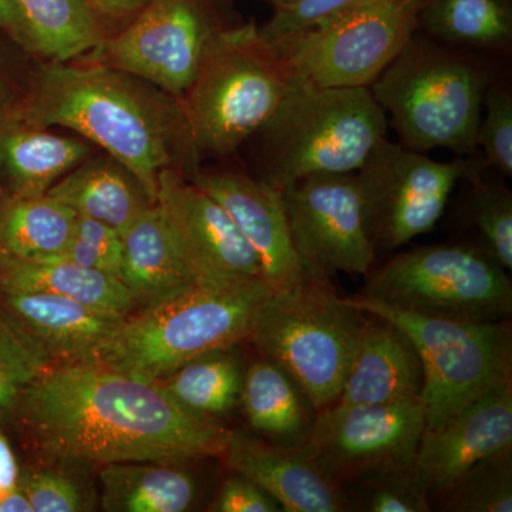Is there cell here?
<instances>
[{
  "label": "cell",
  "mask_w": 512,
  "mask_h": 512,
  "mask_svg": "<svg viewBox=\"0 0 512 512\" xmlns=\"http://www.w3.org/2000/svg\"><path fill=\"white\" fill-rule=\"evenodd\" d=\"M13 416L47 456L100 466L224 457L232 433L160 384L101 365L50 367L23 389Z\"/></svg>",
  "instance_id": "cell-1"
},
{
  "label": "cell",
  "mask_w": 512,
  "mask_h": 512,
  "mask_svg": "<svg viewBox=\"0 0 512 512\" xmlns=\"http://www.w3.org/2000/svg\"><path fill=\"white\" fill-rule=\"evenodd\" d=\"M20 120L92 141L133 173L154 204L158 177L175 168L177 154L195 160L178 100L100 63L46 64Z\"/></svg>",
  "instance_id": "cell-2"
},
{
  "label": "cell",
  "mask_w": 512,
  "mask_h": 512,
  "mask_svg": "<svg viewBox=\"0 0 512 512\" xmlns=\"http://www.w3.org/2000/svg\"><path fill=\"white\" fill-rule=\"evenodd\" d=\"M272 291L262 278L192 282L127 316L99 365L161 382L197 357L248 339Z\"/></svg>",
  "instance_id": "cell-3"
},
{
  "label": "cell",
  "mask_w": 512,
  "mask_h": 512,
  "mask_svg": "<svg viewBox=\"0 0 512 512\" xmlns=\"http://www.w3.org/2000/svg\"><path fill=\"white\" fill-rule=\"evenodd\" d=\"M284 57L256 26L217 30L178 100L194 157H224L274 117L295 86Z\"/></svg>",
  "instance_id": "cell-4"
},
{
  "label": "cell",
  "mask_w": 512,
  "mask_h": 512,
  "mask_svg": "<svg viewBox=\"0 0 512 512\" xmlns=\"http://www.w3.org/2000/svg\"><path fill=\"white\" fill-rule=\"evenodd\" d=\"M363 319L326 276L306 271L262 302L248 339L302 387L319 413L338 400Z\"/></svg>",
  "instance_id": "cell-5"
},
{
  "label": "cell",
  "mask_w": 512,
  "mask_h": 512,
  "mask_svg": "<svg viewBox=\"0 0 512 512\" xmlns=\"http://www.w3.org/2000/svg\"><path fill=\"white\" fill-rule=\"evenodd\" d=\"M387 117L369 87L333 89L296 82L264 136L261 180L284 191L318 174L356 173L386 138Z\"/></svg>",
  "instance_id": "cell-6"
},
{
  "label": "cell",
  "mask_w": 512,
  "mask_h": 512,
  "mask_svg": "<svg viewBox=\"0 0 512 512\" xmlns=\"http://www.w3.org/2000/svg\"><path fill=\"white\" fill-rule=\"evenodd\" d=\"M487 77L471 60L414 36L370 86L400 144L476 154Z\"/></svg>",
  "instance_id": "cell-7"
},
{
  "label": "cell",
  "mask_w": 512,
  "mask_h": 512,
  "mask_svg": "<svg viewBox=\"0 0 512 512\" xmlns=\"http://www.w3.org/2000/svg\"><path fill=\"white\" fill-rule=\"evenodd\" d=\"M355 308L402 329L419 353L426 429L440 426L485 393L512 382V330L505 320L431 318L357 295Z\"/></svg>",
  "instance_id": "cell-8"
},
{
  "label": "cell",
  "mask_w": 512,
  "mask_h": 512,
  "mask_svg": "<svg viewBox=\"0 0 512 512\" xmlns=\"http://www.w3.org/2000/svg\"><path fill=\"white\" fill-rule=\"evenodd\" d=\"M360 296L431 318L495 322L512 312L507 271L464 244L404 251L369 276Z\"/></svg>",
  "instance_id": "cell-9"
},
{
  "label": "cell",
  "mask_w": 512,
  "mask_h": 512,
  "mask_svg": "<svg viewBox=\"0 0 512 512\" xmlns=\"http://www.w3.org/2000/svg\"><path fill=\"white\" fill-rule=\"evenodd\" d=\"M423 0H362L276 47L296 82L369 87L410 42Z\"/></svg>",
  "instance_id": "cell-10"
},
{
  "label": "cell",
  "mask_w": 512,
  "mask_h": 512,
  "mask_svg": "<svg viewBox=\"0 0 512 512\" xmlns=\"http://www.w3.org/2000/svg\"><path fill=\"white\" fill-rule=\"evenodd\" d=\"M485 168L480 158L441 163L384 138L356 171L375 248L392 251L429 234L458 181L476 180Z\"/></svg>",
  "instance_id": "cell-11"
},
{
  "label": "cell",
  "mask_w": 512,
  "mask_h": 512,
  "mask_svg": "<svg viewBox=\"0 0 512 512\" xmlns=\"http://www.w3.org/2000/svg\"><path fill=\"white\" fill-rule=\"evenodd\" d=\"M426 426L421 397L373 406L333 404L316 417L306 456L339 484L416 463Z\"/></svg>",
  "instance_id": "cell-12"
},
{
  "label": "cell",
  "mask_w": 512,
  "mask_h": 512,
  "mask_svg": "<svg viewBox=\"0 0 512 512\" xmlns=\"http://www.w3.org/2000/svg\"><path fill=\"white\" fill-rule=\"evenodd\" d=\"M293 248L306 271L367 275L376 248L356 173L318 174L282 191Z\"/></svg>",
  "instance_id": "cell-13"
},
{
  "label": "cell",
  "mask_w": 512,
  "mask_h": 512,
  "mask_svg": "<svg viewBox=\"0 0 512 512\" xmlns=\"http://www.w3.org/2000/svg\"><path fill=\"white\" fill-rule=\"evenodd\" d=\"M215 30L195 0H148L120 35L101 40L96 63L180 100L200 70Z\"/></svg>",
  "instance_id": "cell-14"
},
{
  "label": "cell",
  "mask_w": 512,
  "mask_h": 512,
  "mask_svg": "<svg viewBox=\"0 0 512 512\" xmlns=\"http://www.w3.org/2000/svg\"><path fill=\"white\" fill-rule=\"evenodd\" d=\"M156 204L195 282L265 279L261 259L228 212L177 168H165L158 177Z\"/></svg>",
  "instance_id": "cell-15"
},
{
  "label": "cell",
  "mask_w": 512,
  "mask_h": 512,
  "mask_svg": "<svg viewBox=\"0 0 512 512\" xmlns=\"http://www.w3.org/2000/svg\"><path fill=\"white\" fill-rule=\"evenodd\" d=\"M188 180L228 212L255 249L265 279L274 288L306 274L293 248L282 191L234 170H192Z\"/></svg>",
  "instance_id": "cell-16"
},
{
  "label": "cell",
  "mask_w": 512,
  "mask_h": 512,
  "mask_svg": "<svg viewBox=\"0 0 512 512\" xmlns=\"http://www.w3.org/2000/svg\"><path fill=\"white\" fill-rule=\"evenodd\" d=\"M512 448V382L461 409L421 434L416 467L430 498L446 490L477 461Z\"/></svg>",
  "instance_id": "cell-17"
},
{
  "label": "cell",
  "mask_w": 512,
  "mask_h": 512,
  "mask_svg": "<svg viewBox=\"0 0 512 512\" xmlns=\"http://www.w3.org/2000/svg\"><path fill=\"white\" fill-rule=\"evenodd\" d=\"M0 308L35 340L52 366L99 365L127 318L40 292L0 291Z\"/></svg>",
  "instance_id": "cell-18"
},
{
  "label": "cell",
  "mask_w": 512,
  "mask_h": 512,
  "mask_svg": "<svg viewBox=\"0 0 512 512\" xmlns=\"http://www.w3.org/2000/svg\"><path fill=\"white\" fill-rule=\"evenodd\" d=\"M222 458L231 471L271 494L284 512H346L338 481L320 470L302 447L276 446L232 431Z\"/></svg>",
  "instance_id": "cell-19"
},
{
  "label": "cell",
  "mask_w": 512,
  "mask_h": 512,
  "mask_svg": "<svg viewBox=\"0 0 512 512\" xmlns=\"http://www.w3.org/2000/svg\"><path fill=\"white\" fill-rule=\"evenodd\" d=\"M423 386V363L409 336L389 320L365 313L348 375L333 404L402 402L421 397Z\"/></svg>",
  "instance_id": "cell-20"
},
{
  "label": "cell",
  "mask_w": 512,
  "mask_h": 512,
  "mask_svg": "<svg viewBox=\"0 0 512 512\" xmlns=\"http://www.w3.org/2000/svg\"><path fill=\"white\" fill-rule=\"evenodd\" d=\"M121 241L120 279L141 308L195 282L173 229L157 204L128 225Z\"/></svg>",
  "instance_id": "cell-21"
},
{
  "label": "cell",
  "mask_w": 512,
  "mask_h": 512,
  "mask_svg": "<svg viewBox=\"0 0 512 512\" xmlns=\"http://www.w3.org/2000/svg\"><path fill=\"white\" fill-rule=\"evenodd\" d=\"M90 157L89 144L19 120L0 124V177L15 198L45 195Z\"/></svg>",
  "instance_id": "cell-22"
},
{
  "label": "cell",
  "mask_w": 512,
  "mask_h": 512,
  "mask_svg": "<svg viewBox=\"0 0 512 512\" xmlns=\"http://www.w3.org/2000/svg\"><path fill=\"white\" fill-rule=\"evenodd\" d=\"M249 426L276 446L308 443L318 410L284 369L259 356L244 372L241 402Z\"/></svg>",
  "instance_id": "cell-23"
},
{
  "label": "cell",
  "mask_w": 512,
  "mask_h": 512,
  "mask_svg": "<svg viewBox=\"0 0 512 512\" xmlns=\"http://www.w3.org/2000/svg\"><path fill=\"white\" fill-rule=\"evenodd\" d=\"M0 291L49 293L121 316H130L138 306L133 293L117 276L66 259L28 261L3 252Z\"/></svg>",
  "instance_id": "cell-24"
},
{
  "label": "cell",
  "mask_w": 512,
  "mask_h": 512,
  "mask_svg": "<svg viewBox=\"0 0 512 512\" xmlns=\"http://www.w3.org/2000/svg\"><path fill=\"white\" fill-rule=\"evenodd\" d=\"M46 194L82 217L109 225L120 235L154 204L133 173L110 156L87 158Z\"/></svg>",
  "instance_id": "cell-25"
},
{
  "label": "cell",
  "mask_w": 512,
  "mask_h": 512,
  "mask_svg": "<svg viewBox=\"0 0 512 512\" xmlns=\"http://www.w3.org/2000/svg\"><path fill=\"white\" fill-rule=\"evenodd\" d=\"M100 483L101 505L109 512H184L198 494L194 477L175 463L106 464Z\"/></svg>",
  "instance_id": "cell-26"
},
{
  "label": "cell",
  "mask_w": 512,
  "mask_h": 512,
  "mask_svg": "<svg viewBox=\"0 0 512 512\" xmlns=\"http://www.w3.org/2000/svg\"><path fill=\"white\" fill-rule=\"evenodd\" d=\"M77 217L73 208L47 194L13 197L0 211V252L28 261L62 259Z\"/></svg>",
  "instance_id": "cell-27"
},
{
  "label": "cell",
  "mask_w": 512,
  "mask_h": 512,
  "mask_svg": "<svg viewBox=\"0 0 512 512\" xmlns=\"http://www.w3.org/2000/svg\"><path fill=\"white\" fill-rule=\"evenodd\" d=\"M33 52L66 63L94 52L103 37L86 0H16Z\"/></svg>",
  "instance_id": "cell-28"
},
{
  "label": "cell",
  "mask_w": 512,
  "mask_h": 512,
  "mask_svg": "<svg viewBox=\"0 0 512 512\" xmlns=\"http://www.w3.org/2000/svg\"><path fill=\"white\" fill-rule=\"evenodd\" d=\"M242 382L244 372L238 356L227 349L185 363L158 384L187 412L215 419L241 402Z\"/></svg>",
  "instance_id": "cell-29"
},
{
  "label": "cell",
  "mask_w": 512,
  "mask_h": 512,
  "mask_svg": "<svg viewBox=\"0 0 512 512\" xmlns=\"http://www.w3.org/2000/svg\"><path fill=\"white\" fill-rule=\"evenodd\" d=\"M420 15L426 29L453 45L494 49L512 37L505 0H433Z\"/></svg>",
  "instance_id": "cell-30"
},
{
  "label": "cell",
  "mask_w": 512,
  "mask_h": 512,
  "mask_svg": "<svg viewBox=\"0 0 512 512\" xmlns=\"http://www.w3.org/2000/svg\"><path fill=\"white\" fill-rule=\"evenodd\" d=\"M431 510L450 512L512 511V448L477 461L446 490L430 498Z\"/></svg>",
  "instance_id": "cell-31"
},
{
  "label": "cell",
  "mask_w": 512,
  "mask_h": 512,
  "mask_svg": "<svg viewBox=\"0 0 512 512\" xmlns=\"http://www.w3.org/2000/svg\"><path fill=\"white\" fill-rule=\"evenodd\" d=\"M346 511L430 512L429 487L416 467L393 468L340 484Z\"/></svg>",
  "instance_id": "cell-32"
},
{
  "label": "cell",
  "mask_w": 512,
  "mask_h": 512,
  "mask_svg": "<svg viewBox=\"0 0 512 512\" xmlns=\"http://www.w3.org/2000/svg\"><path fill=\"white\" fill-rule=\"evenodd\" d=\"M50 367L35 340L0 308V413L13 416L23 389Z\"/></svg>",
  "instance_id": "cell-33"
},
{
  "label": "cell",
  "mask_w": 512,
  "mask_h": 512,
  "mask_svg": "<svg viewBox=\"0 0 512 512\" xmlns=\"http://www.w3.org/2000/svg\"><path fill=\"white\" fill-rule=\"evenodd\" d=\"M470 183L474 185L471 195V222L483 238V249L505 271H511V192L498 185L485 184L481 177Z\"/></svg>",
  "instance_id": "cell-34"
},
{
  "label": "cell",
  "mask_w": 512,
  "mask_h": 512,
  "mask_svg": "<svg viewBox=\"0 0 512 512\" xmlns=\"http://www.w3.org/2000/svg\"><path fill=\"white\" fill-rule=\"evenodd\" d=\"M485 114H481L477 147L483 150L487 167L504 175L512 174V97L503 87L491 84L485 89Z\"/></svg>",
  "instance_id": "cell-35"
},
{
  "label": "cell",
  "mask_w": 512,
  "mask_h": 512,
  "mask_svg": "<svg viewBox=\"0 0 512 512\" xmlns=\"http://www.w3.org/2000/svg\"><path fill=\"white\" fill-rule=\"evenodd\" d=\"M62 259L120 278L123 261L121 235L103 222L79 215L72 242Z\"/></svg>",
  "instance_id": "cell-36"
},
{
  "label": "cell",
  "mask_w": 512,
  "mask_h": 512,
  "mask_svg": "<svg viewBox=\"0 0 512 512\" xmlns=\"http://www.w3.org/2000/svg\"><path fill=\"white\" fill-rule=\"evenodd\" d=\"M359 2L362 0H303L291 9L276 10L264 28H259V32L276 49Z\"/></svg>",
  "instance_id": "cell-37"
},
{
  "label": "cell",
  "mask_w": 512,
  "mask_h": 512,
  "mask_svg": "<svg viewBox=\"0 0 512 512\" xmlns=\"http://www.w3.org/2000/svg\"><path fill=\"white\" fill-rule=\"evenodd\" d=\"M20 488L32 512H79L86 510L79 484L53 470H35L20 476Z\"/></svg>",
  "instance_id": "cell-38"
},
{
  "label": "cell",
  "mask_w": 512,
  "mask_h": 512,
  "mask_svg": "<svg viewBox=\"0 0 512 512\" xmlns=\"http://www.w3.org/2000/svg\"><path fill=\"white\" fill-rule=\"evenodd\" d=\"M234 473V471H232ZM215 512H284L281 504L254 481L234 473L222 483L212 503Z\"/></svg>",
  "instance_id": "cell-39"
},
{
  "label": "cell",
  "mask_w": 512,
  "mask_h": 512,
  "mask_svg": "<svg viewBox=\"0 0 512 512\" xmlns=\"http://www.w3.org/2000/svg\"><path fill=\"white\" fill-rule=\"evenodd\" d=\"M0 29L5 30L23 49L33 52L28 29L16 0H0Z\"/></svg>",
  "instance_id": "cell-40"
},
{
  "label": "cell",
  "mask_w": 512,
  "mask_h": 512,
  "mask_svg": "<svg viewBox=\"0 0 512 512\" xmlns=\"http://www.w3.org/2000/svg\"><path fill=\"white\" fill-rule=\"evenodd\" d=\"M20 476L22 474L12 446L0 430V500L19 487Z\"/></svg>",
  "instance_id": "cell-41"
},
{
  "label": "cell",
  "mask_w": 512,
  "mask_h": 512,
  "mask_svg": "<svg viewBox=\"0 0 512 512\" xmlns=\"http://www.w3.org/2000/svg\"><path fill=\"white\" fill-rule=\"evenodd\" d=\"M92 10L103 15L123 16L143 8L148 0H86Z\"/></svg>",
  "instance_id": "cell-42"
},
{
  "label": "cell",
  "mask_w": 512,
  "mask_h": 512,
  "mask_svg": "<svg viewBox=\"0 0 512 512\" xmlns=\"http://www.w3.org/2000/svg\"><path fill=\"white\" fill-rule=\"evenodd\" d=\"M0 512H32V507L20 485L0 500Z\"/></svg>",
  "instance_id": "cell-43"
},
{
  "label": "cell",
  "mask_w": 512,
  "mask_h": 512,
  "mask_svg": "<svg viewBox=\"0 0 512 512\" xmlns=\"http://www.w3.org/2000/svg\"><path fill=\"white\" fill-rule=\"evenodd\" d=\"M276 10L291 9L293 6L299 5L303 0H269Z\"/></svg>",
  "instance_id": "cell-44"
},
{
  "label": "cell",
  "mask_w": 512,
  "mask_h": 512,
  "mask_svg": "<svg viewBox=\"0 0 512 512\" xmlns=\"http://www.w3.org/2000/svg\"><path fill=\"white\" fill-rule=\"evenodd\" d=\"M3 94H5V89H3V83L0 80V100H2Z\"/></svg>",
  "instance_id": "cell-45"
}]
</instances>
